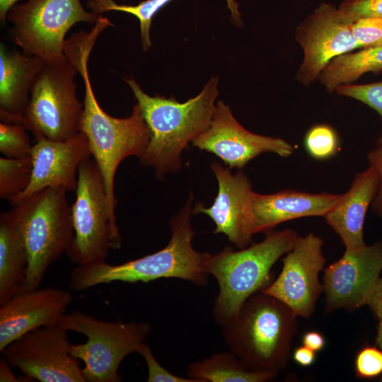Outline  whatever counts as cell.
Here are the masks:
<instances>
[{"mask_svg":"<svg viewBox=\"0 0 382 382\" xmlns=\"http://www.w3.org/2000/svg\"><path fill=\"white\" fill-rule=\"evenodd\" d=\"M95 43L79 38L67 47L66 54L74 64L84 83L83 111L80 132L87 138L91 154L103 178L111 218L117 223L115 178L121 162L132 156H142L150 139V132L137 103L129 117L117 118L102 109L92 88L88 57Z\"/></svg>","mask_w":382,"mask_h":382,"instance_id":"6da1fadb","label":"cell"},{"mask_svg":"<svg viewBox=\"0 0 382 382\" xmlns=\"http://www.w3.org/2000/svg\"><path fill=\"white\" fill-rule=\"evenodd\" d=\"M125 81L150 132L149 142L140 162L151 167L158 179H163L166 174L180 170L183 151L208 128L219 96V79L212 77L197 96L184 103L173 97L151 96L134 79Z\"/></svg>","mask_w":382,"mask_h":382,"instance_id":"7a4b0ae2","label":"cell"},{"mask_svg":"<svg viewBox=\"0 0 382 382\" xmlns=\"http://www.w3.org/2000/svg\"><path fill=\"white\" fill-rule=\"evenodd\" d=\"M192 193L185 206L170 220L168 245L149 255L120 265L105 261L76 266L69 278V289L83 291L114 282L147 283L161 278H178L194 284H208L209 274L204 262L210 255L192 246L195 231L191 224Z\"/></svg>","mask_w":382,"mask_h":382,"instance_id":"3957f363","label":"cell"},{"mask_svg":"<svg viewBox=\"0 0 382 382\" xmlns=\"http://www.w3.org/2000/svg\"><path fill=\"white\" fill-rule=\"evenodd\" d=\"M266 232L259 243L239 250L226 246L204 262L206 271L219 285L212 314L221 327L236 317L248 299L270 285L272 267L291 250L298 236L291 229Z\"/></svg>","mask_w":382,"mask_h":382,"instance_id":"277c9868","label":"cell"},{"mask_svg":"<svg viewBox=\"0 0 382 382\" xmlns=\"http://www.w3.org/2000/svg\"><path fill=\"white\" fill-rule=\"evenodd\" d=\"M296 317L284 303L260 291L248 299L236 317L222 327V335L245 369L279 372L287 365L297 331Z\"/></svg>","mask_w":382,"mask_h":382,"instance_id":"5b68a950","label":"cell"},{"mask_svg":"<svg viewBox=\"0 0 382 382\" xmlns=\"http://www.w3.org/2000/svg\"><path fill=\"white\" fill-rule=\"evenodd\" d=\"M67 192L62 187H47L12 205L28 256L22 291L39 288L48 268L72 243L74 232Z\"/></svg>","mask_w":382,"mask_h":382,"instance_id":"8992f818","label":"cell"},{"mask_svg":"<svg viewBox=\"0 0 382 382\" xmlns=\"http://www.w3.org/2000/svg\"><path fill=\"white\" fill-rule=\"evenodd\" d=\"M66 331L87 337L86 342L71 344L70 354L81 360L86 382H120L122 361L138 350L151 330L146 321L123 323L98 320L82 312L65 313L59 324Z\"/></svg>","mask_w":382,"mask_h":382,"instance_id":"52a82bcc","label":"cell"},{"mask_svg":"<svg viewBox=\"0 0 382 382\" xmlns=\"http://www.w3.org/2000/svg\"><path fill=\"white\" fill-rule=\"evenodd\" d=\"M100 16L86 11L80 0H28L14 5L6 21L23 53L57 64L68 60L64 46L69 30L79 22L95 24Z\"/></svg>","mask_w":382,"mask_h":382,"instance_id":"ba28073f","label":"cell"},{"mask_svg":"<svg viewBox=\"0 0 382 382\" xmlns=\"http://www.w3.org/2000/svg\"><path fill=\"white\" fill-rule=\"evenodd\" d=\"M75 192L71 207L74 236L66 253L77 266L104 262L122 240L110 216L103 176L91 157L79 166Z\"/></svg>","mask_w":382,"mask_h":382,"instance_id":"9c48e42d","label":"cell"},{"mask_svg":"<svg viewBox=\"0 0 382 382\" xmlns=\"http://www.w3.org/2000/svg\"><path fill=\"white\" fill-rule=\"evenodd\" d=\"M74 64L45 63L32 87L24 126L35 138L65 141L80 132L83 104L77 98Z\"/></svg>","mask_w":382,"mask_h":382,"instance_id":"30bf717a","label":"cell"},{"mask_svg":"<svg viewBox=\"0 0 382 382\" xmlns=\"http://www.w3.org/2000/svg\"><path fill=\"white\" fill-rule=\"evenodd\" d=\"M68 331L59 325L38 328L1 352L10 366L41 382H86L79 361L69 352Z\"/></svg>","mask_w":382,"mask_h":382,"instance_id":"8fae6325","label":"cell"},{"mask_svg":"<svg viewBox=\"0 0 382 382\" xmlns=\"http://www.w3.org/2000/svg\"><path fill=\"white\" fill-rule=\"evenodd\" d=\"M323 245V240L312 233L297 236L282 260L280 274L261 291L284 303L297 317H309L323 291L318 279L325 262Z\"/></svg>","mask_w":382,"mask_h":382,"instance_id":"7c38bea8","label":"cell"},{"mask_svg":"<svg viewBox=\"0 0 382 382\" xmlns=\"http://www.w3.org/2000/svg\"><path fill=\"white\" fill-rule=\"evenodd\" d=\"M193 146L219 157L229 168H243L263 153L289 157L294 151L291 144L280 138L249 132L234 117L223 101L216 103L208 128L192 141Z\"/></svg>","mask_w":382,"mask_h":382,"instance_id":"4fadbf2b","label":"cell"},{"mask_svg":"<svg viewBox=\"0 0 382 382\" xmlns=\"http://www.w3.org/2000/svg\"><path fill=\"white\" fill-rule=\"evenodd\" d=\"M382 271V241L346 250L324 270L325 311L369 305Z\"/></svg>","mask_w":382,"mask_h":382,"instance_id":"5bb4252c","label":"cell"},{"mask_svg":"<svg viewBox=\"0 0 382 382\" xmlns=\"http://www.w3.org/2000/svg\"><path fill=\"white\" fill-rule=\"evenodd\" d=\"M296 39L304 56L296 79L305 86L315 81L334 58L361 47L350 25L337 18V8L324 2L298 26Z\"/></svg>","mask_w":382,"mask_h":382,"instance_id":"9a60e30c","label":"cell"},{"mask_svg":"<svg viewBox=\"0 0 382 382\" xmlns=\"http://www.w3.org/2000/svg\"><path fill=\"white\" fill-rule=\"evenodd\" d=\"M31 151L32 175L26 189L8 200L13 205L25 197L51 187L75 191L81 164L91 157L88 142L82 132L65 141L40 137Z\"/></svg>","mask_w":382,"mask_h":382,"instance_id":"2e32d148","label":"cell"},{"mask_svg":"<svg viewBox=\"0 0 382 382\" xmlns=\"http://www.w3.org/2000/svg\"><path fill=\"white\" fill-rule=\"evenodd\" d=\"M211 169L218 183L217 195L209 207L195 204L192 213L209 216L216 225L214 233H224L235 246L244 248L253 236L250 205L254 192L250 182L241 170L233 174L231 168L217 162L211 164Z\"/></svg>","mask_w":382,"mask_h":382,"instance_id":"e0dca14e","label":"cell"},{"mask_svg":"<svg viewBox=\"0 0 382 382\" xmlns=\"http://www.w3.org/2000/svg\"><path fill=\"white\" fill-rule=\"evenodd\" d=\"M73 301L69 290L58 287L24 291L0 306V351L23 335L59 324Z\"/></svg>","mask_w":382,"mask_h":382,"instance_id":"ac0fdd59","label":"cell"},{"mask_svg":"<svg viewBox=\"0 0 382 382\" xmlns=\"http://www.w3.org/2000/svg\"><path fill=\"white\" fill-rule=\"evenodd\" d=\"M342 195L311 194L286 190L270 195L253 192L250 216L253 234L267 231L280 223L304 216L325 214Z\"/></svg>","mask_w":382,"mask_h":382,"instance_id":"d6986e66","label":"cell"},{"mask_svg":"<svg viewBox=\"0 0 382 382\" xmlns=\"http://www.w3.org/2000/svg\"><path fill=\"white\" fill-rule=\"evenodd\" d=\"M379 175L368 168L355 175L349 190L324 216L328 224L340 237L346 250L364 246V224L367 210L378 190Z\"/></svg>","mask_w":382,"mask_h":382,"instance_id":"ffe728a7","label":"cell"},{"mask_svg":"<svg viewBox=\"0 0 382 382\" xmlns=\"http://www.w3.org/2000/svg\"><path fill=\"white\" fill-rule=\"evenodd\" d=\"M44 64L37 56L9 50L0 44L1 122L24 125L30 91Z\"/></svg>","mask_w":382,"mask_h":382,"instance_id":"44dd1931","label":"cell"},{"mask_svg":"<svg viewBox=\"0 0 382 382\" xmlns=\"http://www.w3.org/2000/svg\"><path fill=\"white\" fill-rule=\"evenodd\" d=\"M28 256L11 210L0 215V306L23 291Z\"/></svg>","mask_w":382,"mask_h":382,"instance_id":"7402d4cb","label":"cell"},{"mask_svg":"<svg viewBox=\"0 0 382 382\" xmlns=\"http://www.w3.org/2000/svg\"><path fill=\"white\" fill-rule=\"evenodd\" d=\"M277 374L274 371L248 370L231 351L215 353L195 361L187 371V377L196 382H265Z\"/></svg>","mask_w":382,"mask_h":382,"instance_id":"603a6c76","label":"cell"},{"mask_svg":"<svg viewBox=\"0 0 382 382\" xmlns=\"http://www.w3.org/2000/svg\"><path fill=\"white\" fill-rule=\"evenodd\" d=\"M382 69V45L363 48L355 52L340 55L326 66L320 74V81L330 93L349 84L367 72Z\"/></svg>","mask_w":382,"mask_h":382,"instance_id":"cb8c5ba5","label":"cell"},{"mask_svg":"<svg viewBox=\"0 0 382 382\" xmlns=\"http://www.w3.org/2000/svg\"><path fill=\"white\" fill-rule=\"evenodd\" d=\"M172 0H144L137 5L117 4L113 0H94L91 8L96 13L108 11H117L128 13L137 18L139 21L140 35L144 51L151 47L150 30L154 16L165 5ZM231 13V19L236 25L242 23L238 4L234 0H226Z\"/></svg>","mask_w":382,"mask_h":382,"instance_id":"d4e9b609","label":"cell"},{"mask_svg":"<svg viewBox=\"0 0 382 382\" xmlns=\"http://www.w3.org/2000/svg\"><path fill=\"white\" fill-rule=\"evenodd\" d=\"M31 157L0 158V198L10 200L24 191L32 175Z\"/></svg>","mask_w":382,"mask_h":382,"instance_id":"484cf974","label":"cell"},{"mask_svg":"<svg viewBox=\"0 0 382 382\" xmlns=\"http://www.w3.org/2000/svg\"><path fill=\"white\" fill-rule=\"evenodd\" d=\"M23 125L0 123V151L8 158L30 157L33 146Z\"/></svg>","mask_w":382,"mask_h":382,"instance_id":"4316f807","label":"cell"},{"mask_svg":"<svg viewBox=\"0 0 382 382\" xmlns=\"http://www.w3.org/2000/svg\"><path fill=\"white\" fill-rule=\"evenodd\" d=\"M304 144L309 155L318 160L333 156L338 151L339 147L335 132L325 125L311 128L306 134Z\"/></svg>","mask_w":382,"mask_h":382,"instance_id":"83f0119b","label":"cell"},{"mask_svg":"<svg viewBox=\"0 0 382 382\" xmlns=\"http://www.w3.org/2000/svg\"><path fill=\"white\" fill-rule=\"evenodd\" d=\"M341 96L359 100L375 110L382 118V81L368 84H344L336 88ZM377 146L382 145V132L377 140Z\"/></svg>","mask_w":382,"mask_h":382,"instance_id":"f1b7e54d","label":"cell"},{"mask_svg":"<svg viewBox=\"0 0 382 382\" xmlns=\"http://www.w3.org/2000/svg\"><path fill=\"white\" fill-rule=\"evenodd\" d=\"M337 16L346 24L364 18H382V0H345L337 8Z\"/></svg>","mask_w":382,"mask_h":382,"instance_id":"f546056e","label":"cell"},{"mask_svg":"<svg viewBox=\"0 0 382 382\" xmlns=\"http://www.w3.org/2000/svg\"><path fill=\"white\" fill-rule=\"evenodd\" d=\"M349 25L354 37L361 48L382 45V18H360Z\"/></svg>","mask_w":382,"mask_h":382,"instance_id":"4dcf8cb0","label":"cell"},{"mask_svg":"<svg viewBox=\"0 0 382 382\" xmlns=\"http://www.w3.org/2000/svg\"><path fill=\"white\" fill-rule=\"evenodd\" d=\"M354 370L361 379H372L382 374V350L370 346L361 349L354 360Z\"/></svg>","mask_w":382,"mask_h":382,"instance_id":"1f68e13d","label":"cell"},{"mask_svg":"<svg viewBox=\"0 0 382 382\" xmlns=\"http://www.w3.org/2000/svg\"><path fill=\"white\" fill-rule=\"evenodd\" d=\"M137 353L140 354L146 361L148 382H196L190 378L177 376L162 366L145 342L140 346Z\"/></svg>","mask_w":382,"mask_h":382,"instance_id":"d6a6232c","label":"cell"},{"mask_svg":"<svg viewBox=\"0 0 382 382\" xmlns=\"http://www.w3.org/2000/svg\"><path fill=\"white\" fill-rule=\"evenodd\" d=\"M367 158L369 166L376 170L380 179L378 190L371 204V209L374 214L382 219V145L371 150Z\"/></svg>","mask_w":382,"mask_h":382,"instance_id":"836d02e7","label":"cell"},{"mask_svg":"<svg viewBox=\"0 0 382 382\" xmlns=\"http://www.w3.org/2000/svg\"><path fill=\"white\" fill-rule=\"evenodd\" d=\"M303 344L313 351L319 352L323 349L325 340L322 334L317 331H309L303 336Z\"/></svg>","mask_w":382,"mask_h":382,"instance_id":"e575fe53","label":"cell"},{"mask_svg":"<svg viewBox=\"0 0 382 382\" xmlns=\"http://www.w3.org/2000/svg\"><path fill=\"white\" fill-rule=\"evenodd\" d=\"M294 361L301 366H311L316 358L315 352L305 345L297 347L293 354Z\"/></svg>","mask_w":382,"mask_h":382,"instance_id":"d590c367","label":"cell"},{"mask_svg":"<svg viewBox=\"0 0 382 382\" xmlns=\"http://www.w3.org/2000/svg\"><path fill=\"white\" fill-rule=\"evenodd\" d=\"M369 306L378 318L382 317V277H380L375 287Z\"/></svg>","mask_w":382,"mask_h":382,"instance_id":"8d00e7d4","label":"cell"},{"mask_svg":"<svg viewBox=\"0 0 382 382\" xmlns=\"http://www.w3.org/2000/svg\"><path fill=\"white\" fill-rule=\"evenodd\" d=\"M10 364L2 357L0 359V381L1 382H13L22 381L20 378L15 376L11 369Z\"/></svg>","mask_w":382,"mask_h":382,"instance_id":"74e56055","label":"cell"},{"mask_svg":"<svg viewBox=\"0 0 382 382\" xmlns=\"http://www.w3.org/2000/svg\"><path fill=\"white\" fill-rule=\"evenodd\" d=\"M19 0H0V21L4 23L6 16L11 8L16 4Z\"/></svg>","mask_w":382,"mask_h":382,"instance_id":"f35d334b","label":"cell"},{"mask_svg":"<svg viewBox=\"0 0 382 382\" xmlns=\"http://www.w3.org/2000/svg\"><path fill=\"white\" fill-rule=\"evenodd\" d=\"M376 344L382 350V317L378 318V325L376 335Z\"/></svg>","mask_w":382,"mask_h":382,"instance_id":"ab89813d","label":"cell"},{"mask_svg":"<svg viewBox=\"0 0 382 382\" xmlns=\"http://www.w3.org/2000/svg\"><path fill=\"white\" fill-rule=\"evenodd\" d=\"M381 381H382V376L380 378Z\"/></svg>","mask_w":382,"mask_h":382,"instance_id":"60d3db41","label":"cell"}]
</instances>
